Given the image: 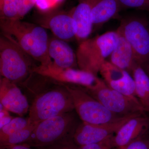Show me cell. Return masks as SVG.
Listing matches in <instances>:
<instances>
[{
    "instance_id": "6da1fadb",
    "label": "cell",
    "mask_w": 149,
    "mask_h": 149,
    "mask_svg": "<svg viewBox=\"0 0 149 149\" xmlns=\"http://www.w3.org/2000/svg\"><path fill=\"white\" fill-rule=\"evenodd\" d=\"M3 33L13 37L35 61L46 65L52 62L48 52L49 39L45 28L22 19H0Z\"/></svg>"
},
{
    "instance_id": "7a4b0ae2",
    "label": "cell",
    "mask_w": 149,
    "mask_h": 149,
    "mask_svg": "<svg viewBox=\"0 0 149 149\" xmlns=\"http://www.w3.org/2000/svg\"><path fill=\"white\" fill-rule=\"evenodd\" d=\"M79 123L72 111L50 118L38 123L29 139L21 144L37 148L73 140Z\"/></svg>"
},
{
    "instance_id": "3957f363",
    "label": "cell",
    "mask_w": 149,
    "mask_h": 149,
    "mask_svg": "<svg viewBox=\"0 0 149 149\" xmlns=\"http://www.w3.org/2000/svg\"><path fill=\"white\" fill-rule=\"evenodd\" d=\"M35 60L10 36L0 37V73L3 77L16 83L28 79L36 67Z\"/></svg>"
},
{
    "instance_id": "277c9868",
    "label": "cell",
    "mask_w": 149,
    "mask_h": 149,
    "mask_svg": "<svg viewBox=\"0 0 149 149\" xmlns=\"http://www.w3.org/2000/svg\"><path fill=\"white\" fill-rule=\"evenodd\" d=\"M118 36L117 30L108 31L80 43L76 53L79 69L98 76L102 65L116 45Z\"/></svg>"
},
{
    "instance_id": "5b68a950",
    "label": "cell",
    "mask_w": 149,
    "mask_h": 149,
    "mask_svg": "<svg viewBox=\"0 0 149 149\" xmlns=\"http://www.w3.org/2000/svg\"><path fill=\"white\" fill-rule=\"evenodd\" d=\"M74 109L72 97L65 84L55 81L54 87L35 98L29 107L28 119L30 122L38 123Z\"/></svg>"
},
{
    "instance_id": "8992f818",
    "label": "cell",
    "mask_w": 149,
    "mask_h": 149,
    "mask_svg": "<svg viewBox=\"0 0 149 149\" xmlns=\"http://www.w3.org/2000/svg\"><path fill=\"white\" fill-rule=\"evenodd\" d=\"M117 31L130 44L136 63L143 67L149 62V18L140 15L120 19Z\"/></svg>"
},
{
    "instance_id": "52a82bcc",
    "label": "cell",
    "mask_w": 149,
    "mask_h": 149,
    "mask_svg": "<svg viewBox=\"0 0 149 149\" xmlns=\"http://www.w3.org/2000/svg\"><path fill=\"white\" fill-rule=\"evenodd\" d=\"M71 95L74 109L83 122L100 124L113 122L124 116L112 112L91 96L84 87L65 84Z\"/></svg>"
},
{
    "instance_id": "ba28073f",
    "label": "cell",
    "mask_w": 149,
    "mask_h": 149,
    "mask_svg": "<svg viewBox=\"0 0 149 149\" xmlns=\"http://www.w3.org/2000/svg\"><path fill=\"white\" fill-rule=\"evenodd\" d=\"M84 88L93 97L115 114L125 116L147 113L138 99L127 97L110 88L100 78L92 88Z\"/></svg>"
},
{
    "instance_id": "9c48e42d",
    "label": "cell",
    "mask_w": 149,
    "mask_h": 149,
    "mask_svg": "<svg viewBox=\"0 0 149 149\" xmlns=\"http://www.w3.org/2000/svg\"><path fill=\"white\" fill-rule=\"evenodd\" d=\"M141 114L143 113L125 116L115 121L103 124L80 123L73 134V142L79 146L100 143L113 136L131 118Z\"/></svg>"
},
{
    "instance_id": "30bf717a",
    "label": "cell",
    "mask_w": 149,
    "mask_h": 149,
    "mask_svg": "<svg viewBox=\"0 0 149 149\" xmlns=\"http://www.w3.org/2000/svg\"><path fill=\"white\" fill-rule=\"evenodd\" d=\"M32 72L59 83L79 85L86 88H92L100 79L95 74L82 70L59 67L54 64L53 61L47 65H40L35 67Z\"/></svg>"
},
{
    "instance_id": "8fae6325",
    "label": "cell",
    "mask_w": 149,
    "mask_h": 149,
    "mask_svg": "<svg viewBox=\"0 0 149 149\" xmlns=\"http://www.w3.org/2000/svg\"><path fill=\"white\" fill-rule=\"evenodd\" d=\"M37 24L50 30L55 37L67 42L76 40L77 25L69 11H54L37 19Z\"/></svg>"
},
{
    "instance_id": "7c38bea8",
    "label": "cell",
    "mask_w": 149,
    "mask_h": 149,
    "mask_svg": "<svg viewBox=\"0 0 149 149\" xmlns=\"http://www.w3.org/2000/svg\"><path fill=\"white\" fill-rule=\"evenodd\" d=\"M99 73L110 88L127 97L137 99L135 93V81L132 75L126 70L106 61L102 65Z\"/></svg>"
},
{
    "instance_id": "4fadbf2b",
    "label": "cell",
    "mask_w": 149,
    "mask_h": 149,
    "mask_svg": "<svg viewBox=\"0 0 149 149\" xmlns=\"http://www.w3.org/2000/svg\"><path fill=\"white\" fill-rule=\"evenodd\" d=\"M1 104L8 111L22 116L29 110L28 102L15 83L2 77L0 80Z\"/></svg>"
},
{
    "instance_id": "5bb4252c",
    "label": "cell",
    "mask_w": 149,
    "mask_h": 149,
    "mask_svg": "<svg viewBox=\"0 0 149 149\" xmlns=\"http://www.w3.org/2000/svg\"><path fill=\"white\" fill-rule=\"evenodd\" d=\"M149 132V116L147 113L136 116L125 122L112 138L113 146L120 148Z\"/></svg>"
},
{
    "instance_id": "9a60e30c",
    "label": "cell",
    "mask_w": 149,
    "mask_h": 149,
    "mask_svg": "<svg viewBox=\"0 0 149 149\" xmlns=\"http://www.w3.org/2000/svg\"><path fill=\"white\" fill-rule=\"evenodd\" d=\"M96 0H78V4L69 11L77 25L76 40L80 44L89 38L93 32L92 12Z\"/></svg>"
},
{
    "instance_id": "2e32d148",
    "label": "cell",
    "mask_w": 149,
    "mask_h": 149,
    "mask_svg": "<svg viewBox=\"0 0 149 149\" xmlns=\"http://www.w3.org/2000/svg\"><path fill=\"white\" fill-rule=\"evenodd\" d=\"M68 42L55 36L50 37L48 44V54L57 66L75 68L77 66L76 54Z\"/></svg>"
},
{
    "instance_id": "e0dca14e",
    "label": "cell",
    "mask_w": 149,
    "mask_h": 149,
    "mask_svg": "<svg viewBox=\"0 0 149 149\" xmlns=\"http://www.w3.org/2000/svg\"><path fill=\"white\" fill-rule=\"evenodd\" d=\"M118 33L119 36L117 44L109 56V61L131 74L133 68L137 64L134 52L128 41L119 32Z\"/></svg>"
},
{
    "instance_id": "ac0fdd59",
    "label": "cell",
    "mask_w": 149,
    "mask_h": 149,
    "mask_svg": "<svg viewBox=\"0 0 149 149\" xmlns=\"http://www.w3.org/2000/svg\"><path fill=\"white\" fill-rule=\"evenodd\" d=\"M122 8L118 0H96L92 12L93 29H98L112 19L118 17Z\"/></svg>"
},
{
    "instance_id": "d6986e66",
    "label": "cell",
    "mask_w": 149,
    "mask_h": 149,
    "mask_svg": "<svg viewBox=\"0 0 149 149\" xmlns=\"http://www.w3.org/2000/svg\"><path fill=\"white\" fill-rule=\"evenodd\" d=\"M131 75L135 81L136 97L145 111L149 113V75L138 63L133 68Z\"/></svg>"
},
{
    "instance_id": "ffe728a7",
    "label": "cell",
    "mask_w": 149,
    "mask_h": 149,
    "mask_svg": "<svg viewBox=\"0 0 149 149\" xmlns=\"http://www.w3.org/2000/svg\"><path fill=\"white\" fill-rule=\"evenodd\" d=\"M37 124L29 120V124L23 129L0 140V146L23 143L29 139Z\"/></svg>"
},
{
    "instance_id": "44dd1931",
    "label": "cell",
    "mask_w": 149,
    "mask_h": 149,
    "mask_svg": "<svg viewBox=\"0 0 149 149\" xmlns=\"http://www.w3.org/2000/svg\"><path fill=\"white\" fill-rule=\"evenodd\" d=\"M19 0H0V19H18Z\"/></svg>"
},
{
    "instance_id": "7402d4cb",
    "label": "cell",
    "mask_w": 149,
    "mask_h": 149,
    "mask_svg": "<svg viewBox=\"0 0 149 149\" xmlns=\"http://www.w3.org/2000/svg\"><path fill=\"white\" fill-rule=\"evenodd\" d=\"M29 123L28 118L25 119L22 117H16L13 118L8 124L0 128V140L23 129Z\"/></svg>"
},
{
    "instance_id": "603a6c76",
    "label": "cell",
    "mask_w": 149,
    "mask_h": 149,
    "mask_svg": "<svg viewBox=\"0 0 149 149\" xmlns=\"http://www.w3.org/2000/svg\"><path fill=\"white\" fill-rule=\"evenodd\" d=\"M114 149H149V132L133 140L126 146Z\"/></svg>"
},
{
    "instance_id": "cb8c5ba5",
    "label": "cell",
    "mask_w": 149,
    "mask_h": 149,
    "mask_svg": "<svg viewBox=\"0 0 149 149\" xmlns=\"http://www.w3.org/2000/svg\"><path fill=\"white\" fill-rule=\"evenodd\" d=\"M122 8L136 9L149 12V0H118Z\"/></svg>"
},
{
    "instance_id": "d4e9b609",
    "label": "cell",
    "mask_w": 149,
    "mask_h": 149,
    "mask_svg": "<svg viewBox=\"0 0 149 149\" xmlns=\"http://www.w3.org/2000/svg\"><path fill=\"white\" fill-rule=\"evenodd\" d=\"M38 1V0H19L18 19H22Z\"/></svg>"
},
{
    "instance_id": "484cf974",
    "label": "cell",
    "mask_w": 149,
    "mask_h": 149,
    "mask_svg": "<svg viewBox=\"0 0 149 149\" xmlns=\"http://www.w3.org/2000/svg\"><path fill=\"white\" fill-rule=\"evenodd\" d=\"M35 149H80V146L74 143L73 140L64 141L48 146L35 148Z\"/></svg>"
},
{
    "instance_id": "4316f807",
    "label": "cell",
    "mask_w": 149,
    "mask_h": 149,
    "mask_svg": "<svg viewBox=\"0 0 149 149\" xmlns=\"http://www.w3.org/2000/svg\"><path fill=\"white\" fill-rule=\"evenodd\" d=\"M97 143L90 144L80 146V149H114L112 143L113 136Z\"/></svg>"
},
{
    "instance_id": "83f0119b",
    "label": "cell",
    "mask_w": 149,
    "mask_h": 149,
    "mask_svg": "<svg viewBox=\"0 0 149 149\" xmlns=\"http://www.w3.org/2000/svg\"><path fill=\"white\" fill-rule=\"evenodd\" d=\"M0 128H1L8 124L13 118L10 115L8 111L1 104H0Z\"/></svg>"
},
{
    "instance_id": "f1b7e54d",
    "label": "cell",
    "mask_w": 149,
    "mask_h": 149,
    "mask_svg": "<svg viewBox=\"0 0 149 149\" xmlns=\"http://www.w3.org/2000/svg\"><path fill=\"white\" fill-rule=\"evenodd\" d=\"M0 149H32L23 144L0 146Z\"/></svg>"
},
{
    "instance_id": "f546056e",
    "label": "cell",
    "mask_w": 149,
    "mask_h": 149,
    "mask_svg": "<svg viewBox=\"0 0 149 149\" xmlns=\"http://www.w3.org/2000/svg\"><path fill=\"white\" fill-rule=\"evenodd\" d=\"M143 68L144 69H145V70L146 71V72L147 73H148V75H149V62L148 63H147L146 65H145V66H144Z\"/></svg>"
},
{
    "instance_id": "4dcf8cb0",
    "label": "cell",
    "mask_w": 149,
    "mask_h": 149,
    "mask_svg": "<svg viewBox=\"0 0 149 149\" xmlns=\"http://www.w3.org/2000/svg\"></svg>"
}]
</instances>
